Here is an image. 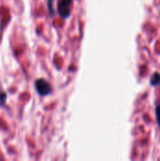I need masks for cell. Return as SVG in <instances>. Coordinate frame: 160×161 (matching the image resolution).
<instances>
[{"label":"cell","instance_id":"cell-1","mask_svg":"<svg viewBox=\"0 0 160 161\" xmlns=\"http://www.w3.org/2000/svg\"><path fill=\"white\" fill-rule=\"evenodd\" d=\"M73 7V0H58V6H57V10L58 15L66 19L71 15V9Z\"/></svg>","mask_w":160,"mask_h":161},{"label":"cell","instance_id":"cell-2","mask_svg":"<svg viewBox=\"0 0 160 161\" xmlns=\"http://www.w3.org/2000/svg\"><path fill=\"white\" fill-rule=\"evenodd\" d=\"M35 89L41 96H46L52 93L53 89L51 85L43 78H39L35 82Z\"/></svg>","mask_w":160,"mask_h":161},{"label":"cell","instance_id":"cell-3","mask_svg":"<svg viewBox=\"0 0 160 161\" xmlns=\"http://www.w3.org/2000/svg\"><path fill=\"white\" fill-rule=\"evenodd\" d=\"M150 83L153 87H156V86H160V74L158 73H155L152 77H151V80H150Z\"/></svg>","mask_w":160,"mask_h":161},{"label":"cell","instance_id":"cell-4","mask_svg":"<svg viewBox=\"0 0 160 161\" xmlns=\"http://www.w3.org/2000/svg\"><path fill=\"white\" fill-rule=\"evenodd\" d=\"M7 98H8V95H7L6 92L3 90L2 85L0 84V107H4L5 106Z\"/></svg>","mask_w":160,"mask_h":161},{"label":"cell","instance_id":"cell-5","mask_svg":"<svg viewBox=\"0 0 160 161\" xmlns=\"http://www.w3.org/2000/svg\"><path fill=\"white\" fill-rule=\"evenodd\" d=\"M53 5H54V0H47V8H48V11H49L50 16H53L54 15Z\"/></svg>","mask_w":160,"mask_h":161},{"label":"cell","instance_id":"cell-6","mask_svg":"<svg viewBox=\"0 0 160 161\" xmlns=\"http://www.w3.org/2000/svg\"><path fill=\"white\" fill-rule=\"evenodd\" d=\"M156 115H157V125L160 128V106L157 105L156 107Z\"/></svg>","mask_w":160,"mask_h":161}]
</instances>
